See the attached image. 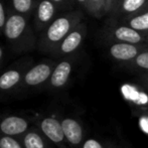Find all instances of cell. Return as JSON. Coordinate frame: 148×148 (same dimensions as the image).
<instances>
[{
    "label": "cell",
    "instance_id": "cell-22",
    "mask_svg": "<svg viewBox=\"0 0 148 148\" xmlns=\"http://www.w3.org/2000/svg\"><path fill=\"white\" fill-rule=\"evenodd\" d=\"M4 60H5V53H4L3 47L0 45V69L2 68V66H3Z\"/></svg>",
    "mask_w": 148,
    "mask_h": 148
},
{
    "label": "cell",
    "instance_id": "cell-6",
    "mask_svg": "<svg viewBox=\"0 0 148 148\" xmlns=\"http://www.w3.org/2000/svg\"><path fill=\"white\" fill-rule=\"evenodd\" d=\"M32 125V120L29 115L6 114L0 117V133L21 138Z\"/></svg>",
    "mask_w": 148,
    "mask_h": 148
},
{
    "label": "cell",
    "instance_id": "cell-17",
    "mask_svg": "<svg viewBox=\"0 0 148 148\" xmlns=\"http://www.w3.org/2000/svg\"><path fill=\"white\" fill-rule=\"evenodd\" d=\"M146 0H124L122 8L126 12H134L138 10L145 3Z\"/></svg>",
    "mask_w": 148,
    "mask_h": 148
},
{
    "label": "cell",
    "instance_id": "cell-10",
    "mask_svg": "<svg viewBox=\"0 0 148 148\" xmlns=\"http://www.w3.org/2000/svg\"><path fill=\"white\" fill-rule=\"evenodd\" d=\"M84 38V28L83 26L77 25L57 47L49 55L53 58H62L71 55L81 45Z\"/></svg>",
    "mask_w": 148,
    "mask_h": 148
},
{
    "label": "cell",
    "instance_id": "cell-19",
    "mask_svg": "<svg viewBox=\"0 0 148 148\" xmlns=\"http://www.w3.org/2000/svg\"><path fill=\"white\" fill-rule=\"evenodd\" d=\"M7 18H8V9L5 8L3 1L0 0V33H3Z\"/></svg>",
    "mask_w": 148,
    "mask_h": 148
},
{
    "label": "cell",
    "instance_id": "cell-1",
    "mask_svg": "<svg viewBox=\"0 0 148 148\" xmlns=\"http://www.w3.org/2000/svg\"><path fill=\"white\" fill-rule=\"evenodd\" d=\"M3 34L15 53H27L37 49L38 37L29 19L8 8V18Z\"/></svg>",
    "mask_w": 148,
    "mask_h": 148
},
{
    "label": "cell",
    "instance_id": "cell-8",
    "mask_svg": "<svg viewBox=\"0 0 148 148\" xmlns=\"http://www.w3.org/2000/svg\"><path fill=\"white\" fill-rule=\"evenodd\" d=\"M57 6L51 0H38L33 13V27L36 33L42 32L55 20Z\"/></svg>",
    "mask_w": 148,
    "mask_h": 148
},
{
    "label": "cell",
    "instance_id": "cell-11",
    "mask_svg": "<svg viewBox=\"0 0 148 148\" xmlns=\"http://www.w3.org/2000/svg\"><path fill=\"white\" fill-rule=\"evenodd\" d=\"M24 148H55L56 146L42 134L36 126L32 125L29 130L20 138Z\"/></svg>",
    "mask_w": 148,
    "mask_h": 148
},
{
    "label": "cell",
    "instance_id": "cell-16",
    "mask_svg": "<svg viewBox=\"0 0 148 148\" xmlns=\"http://www.w3.org/2000/svg\"><path fill=\"white\" fill-rule=\"evenodd\" d=\"M130 27L135 30H146L148 29V12L142 15L132 18L129 22Z\"/></svg>",
    "mask_w": 148,
    "mask_h": 148
},
{
    "label": "cell",
    "instance_id": "cell-24",
    "mask_svg": "<svg viewBox=\"0 0 148 148\" xmlns=\"http://www.w3.org/2000/svg\"><path fill=\"white\" fill-rule=\"evenodd\" d=\"M78 2H80V3H87V1L88 0H77Z\"/></svg>",
    "mask_w": 148,
    "mask_h": 148
},
{
    "label": "cell",
    "instance_id": "cell-21",
    "mask_svg": "<svg viewBox=\"0 0 148 148\" xmlns=\"http://www.w3.org/2000/svg\"><path fill=\"white\" fill-rule=\"evenodd\" d=\"M82 148H103L102 144L94 138H89L84 141Z\"/></svg>",
    "mask_w": 148,
    "mask_h": 148
},
{
    "label": "cell",
    "instance_id": "cell-14",
    "mask_svg": "<svg viewBox=\"0 0 148 148\" xmlns=\"http://www.w3.org/2000/svg\"><path fill=\"white\" fill-rule=\"evenodd\" d=\"M116 38L119 40H122L123 42L126 43H137L141 41V35L139 34L135 29L131 27H127V26H121L118 27L114 32Z\"/></svg>",
    "mask_w": 148,
    "mask_h": 148
},
{
    "label": "cell",
    "instance_id": "cell-18",
    "mask_svg": "<svg viewBox=\"0 0 148 148\" xmlns=\"http://www.w3.org/2000/svg\"><path fill=\"white\" fill-rule=\"evenodd\" d=\"M105 3V0H88L87 1V7L88 10L93 14L100 13L103 4Z\"/></svg>",
    "mask_w": 148,
    "mask_h": 148
},
{
    "label": "cell",
    "instance_id": "cell-2",
    "mask_svg": "<svg viewBox=\"0 0 148 148\" xmlns=\"http://www.w3.org/2000/svg\"><path fill=\"white\" fill-rule=\"evenodd\" d=\"M78 13H66L55 18L53 22L39 33L37 49L42 53H49L64 40V38L79 23Z\"/></svg>",
    "mask_w": 148,
    "mask_h": 148
},
{
    "label": "cell",
    "instance_id": "cell-23",
    "mask_svg": "<svg viewBox=\"0 0 148 148\" xmlns=\"http://www.w3.org/2000/svg\"><path fill=\"white\" fill-rule=\"evenodd\" d=\"M51 1L53 2V3L55 4L56 6H57V5H60V4H62V2L64 1V0H51Z\"/></svg>",
    "mask_w": 148,
    "mask_h": 148
},
{
    "label": "cell",
    "instance_id": "cell-20",
    "mask_svg": "<svg viewBox=\"0 0 148 148\" xmlns=\"http://www.w3.org/2000/svg\"><path fill=\"white\" fill-rule=\"evenodd\" d=\"M135 62L139 68L148 70V51L137 56V58L135 59Z\"/></svg>",
    "mask_w": 148,
    "mask_h": 148
},
{
    "label": "cell",
    "instance_id": "cell-15",
    "mask_svg": "<svg viewBox=\"0 0 148 148\" xmlns=\"http://www.w3.org/2000/svg\"><path fill=\"white\" fill-rule=\"evenodd\" d=\"M0 148H24L20 138L0 133Z\"/></svg>",
    "mask_w": 148,
    "mask_h": 148
},
{
    "label": "cell",
    "instance_id": "cell-4",
    "mask_svg": "<svg viewBox=\"0 0 148 148\" xmlns=\"http://www.w3.org/2000/svg\"><path fill=\"white\" fill-rule=\"evenodd\" d=\"M34 64L29 56L22 57L11 64L0 75V99L13 98L15 92L21 85L24 75Z\"/></svg>",
    "mask_w": 148,
    "mask_h": 148
},
{
    "label": "cell",
    "instance_id": "cell-7",
    "mask_svg": "<svg viewBox=\"0 0 148 148\" xmlns=\"http://www.w3.org/2000/svg\"><path fill=\"white\" fill-rule=\"evenodd\" d=\"M73 62L70 59H64L60 60L55 66L53 74L45 91L49 93H56L62 90L66 86L73 72Z\"/></svg>",
    "mask_w": 148,
    "mask_h": 148
},
{
    "label": "cell",
    "instance_id": "cell-5",
    "mask_svg": "<svg viewBox=\"0 0 148 148\" xmlns=\"http://www.w3.org/2000/svg\"><path fill=\"white\" fill-rule=\"evenodd\" d=\"M29 116L32 120V124L36 126L56 147L69 148L64 131H62L60 116L57 115L56 113H33Z\"/></svg>",
    "mask_w": 148,
    "mask_h": 148
},
{
    "label": "cell",
    "instance_id": "cell-3",
    "mask_svg": "<svg viewBox=\"0 0 148 148\" xmlns=\"http://www.w3.org/2000/svg\"><path fill=\"white\" fill-rule=\"evenodd\" d=\"M57 64L56 60L51 59L34 62L24 75L21 85L13 96L14 99H24L37 92L45 91Z\"/></svg>",
    "mask_w": 148,
    "mask_h": 148
},
{
    "label": "cell",
    "instance_id": "cell-12",
    "mask_svg": "<svg viewBox=\"0 0 148 148\" xmlns=\"http://www.w3.org/2000/svg\"><path fill=\"white\" fill-rule=\"evenodd\" d=\"M110 53L116 60H129L138 56V49L133 45L126 42H121L113 45L110 49Z\"/></svg>",
    "mask_w": 148,
    "mask_h": 148
},
{
    "label": "cell",
    "instance_id": "cell-9",
    "mask_svg": "<svg viewBox=\"0 0 148 148\" xmlns=\"http://www.w3.org/2000/svg\"><path fill=\"white\" fill-rule=\"evenodd\" d=\"M60 122L69 146L72 148L82 147L84 143V129L82 124L71 116H60Z\"/></svg>",
    "mask_w": 148,
    "mask_h": 148
},
{
    "label": "cell",
    "instance_id": "cell-13",
    "mask_svg": "<svg viewBox=\"0 0 148 148\" xmlns=\"http://www.w3.org/2000/svg\"><path fill=\"white\" fill-rule=\"evenodd\" d=\"M38 0H11L10 9L15 13L30 19L33 16Z\"/></svg>",
    "mask_w": 148,
    "mask_h": 148
}]
</instances>
